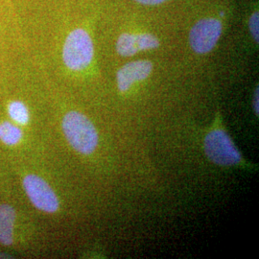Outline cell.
<instances>
[{"label": "cell", "mask_w": 259, "mask_h": 259, "mask_svg": "<svg viewBox=\"0 0 259 259\" xmlns=\"http://www.w3.org/2000/svg\"><path fill=\"white\" fill-rule=\"evenodd\" d=\"M93 55V38L84 29L77 28L68 34L63 48V60L67 68L73 71L85 69L92 64Z\"/></svg>", "instance_id": "7a4b0ae2"}, {"label": "cell", "mask_w": 259, "mask_h": 259, "mask_svg": "<svg viewBox=\"0 0 259 259\" xmlns=\"http://www.w3.org/2000/svg\"><path fill=\"white\" fill-rule=\"evenodd\" d=\"M22 185L30 202L37 209L47 213H54L59 209L57 195L42 178L29 174L23 178Z\"/></svg>", "instance_id": "277c9868"}, {"label": "cell", "mask_w": 259, "mask_h": 259, "mask_svg": "<svg viewBox=\"0 0 259 259\" xmlns=\"http://www.w3.org/2000/svg\"><path fill=\"white\" fill-rule=\"evenodd\" d=\"M17 213L10 204H0V244L10 246L14 242Z\"/></svg>", "instance_id": "ba28073f"}, {"label": "cell", "mask_w": 259, "mask_h": 259, "mask_svg": "<svg viewBox=\"0 0 259 259\" xmlns=\"http://www.w3.org/2000/svg\"><path fill=\"white\" fill-rule=\"evenodd\" d=\"M138 3H140L142 5H149V6H155V5H159L163 2H166L167 0H134Z\"/></svg>", "instance_id": "4fadbf2b"}, {"label": "cell", "mask_w": 259, "mask_h": 259, "mask_svg": "<svg viewBox=\"0 0 259 259\" xmlns=\"http://www.w3.org/2000/svg\"><path fill=\"white\" fill-rule=\"evenodd\" d=\"M158 47V38L151 33H123L115 45L116 52L122 57H132L140 51L154 50Z\"/></svg>", "instance_id": "8992f818"}, {"label": "cell", "mask_w": 259, "mask_h": 259, "mask_svg": "<svg viewBox=\"0 0 259 259\" xmlns=\"http://www.w3.org/2000/svg\"><path fill=\"white\" fill-rule=\"evenodd\" d=\"M204 146L205 155L215 164L232 166L242 160L240 152L223 130L215 129L209 132L204 139Z\"/></svg>", "instance_id": "3957f363"}, {"label": "cell", "mask_w": 259, "mask_h": 259, "mask_svg": "<svg viewBox=\"0 0 259 259\" xmlns=\"http://www.w3.org/2000/svg\"><path fill=\"white\" fill-rule=\"evenodd\" d=\"M63 131L65 139L76 152L91 155L97 148L98 133L93 122L79 111L67 112L63 119Z\"/></svg>", "instance_id": "6da1fadb"}, {"label": "cell", "mask_w": 259, "mask_h": 259, "mask_svg": "<svg viewBox=\"0 0 259 259\" xmlns=\"http://www.w3.org/2000/svg\"><path fill=\"white\" fill-rule=\"evenodd\" d=\"M0 258H13V256H11L8 253L0 252Z\"/></svg>", "instance_id": "5bb4252c"}, {"label": "cell", "mask_w": 259, "mask_h": 259, "mask_svg": "<svg viewBox=\"0 0 259 259\" xmlns=\"http://www.w3.org/2000/svg\"><path fill=\"white\" fill-rule=\"evenodd\" d=\"M10 118L16 124L25 126L29 123L30 115L26 105L21 101H13L8 105Z\"/></svg>", "instance_id": "30bf717a"}, {"label": "cell", "mask_w": 259, "mask_h": 259, "mask_svg": "<svg viewBox=\"0 0 259 259\" xmlns=\"http://www.w3.org/2000/svg\"><path fill=\"white\" fill-rule=\"evenodd\" d=\"M153 71V64L148 60H139L123 65L117 71L116 83L121 93H127L134 83L144 81Z\"/></svg>", "instance_id": "52a82bcc"}, {"label": "cell", "mask_w": 259, "mask_h": 259, "mask_svg": "<svg viewBox=\"0 0 259 259\" xmlns=\"http://www.w3.org/2000/svg\"><path fill=\"white\" fill-rule=\"evenodd\" d=\"M22 139V131L9 121L0 123V141L5 145L15 146Z\"/></svg>", "instance_id": "9c48e42d"}, {"label": "cell", "mask_w": 259, "mask_h": 259, "mask_svg": "<svg viewBox=\"0 0 259 259\" xmlns=\"http://www.w3.org/2000/svg\"><path fill=\"white\" fill-rule=\"evenodd\" d=\"M259 17L258 12H253L250 16L249 19V28H250V34L253 37L254 41H256V44H258L259 38Z\"/></svg>", "instance_id": "8fae6325"}, {"label": "cell", "mask_w": 259, "mask_h": 259, "mask_svg": "<svg viewBox=\"0 0 259 259\" xmlns=\"http://www.w3.org/2000/svg\"><path fill=\"white\" fill-rule=\"evenodd\" d=\"M223 32L222 22L215 18L198 20L189 33V44L198 54L209 53L217 45Z\"/></svg>", "instance_id": "5b68a950"}, {"label": "cell", "mask_w": 259, "mask_h": 259, "mask_svg": "<svg viewBox=\"0 0 259 259\" xmlns=\"http://www.w3.org/2000/svg\"><path fill=\"white\" fill-rule=\"evenodd\" d=\"M258 98L259 89L258 87H257V88L255 89L254 94H253V102H252V106H253V111H254V113L256 114V116H258L259 114Z\"/></svg>", "instance_id": "7c38bea8"}]
</instances>
